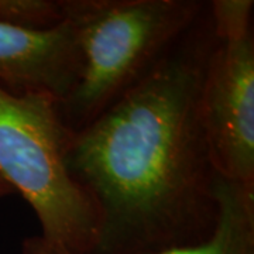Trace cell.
Segmentation results:
<instances>
[{
    "mask_svg": "<svg viewBox=\"0 0 254 254\" xmlns=\"http://www.w3.org/2000/svg\"><path fill=\"white\" fill-rule=\"evenodd\" d=\"M213 40L208 1L143 81L71 134L68 168L100 213L89 254H157L213 235L220 177L199 108Z\"/></svg>",
    "mask_w": 254,
    "mask_h": 254,
    "instance_id": "6da1fadb",
    "label": "cell"
},
{
    "mask_svg": "<svg viewBox=\"0 0 254 254\" xmlns=\"http://www.w3.org/2000/svg\"><path fill=\"white\" fill-rule=\"evenodd\" d=\"M253 0H213L199 108L219 177L254 187Z\"/></svg>",
    "mask_w": 254,
    "mask_h": 254,
    "instance_id": "277c9868",
    "label": "cell"
},
{
    "mask_svg": "<svg viewBox=\"0 0 254 254\" xmlns=\"http://www.w3.org/2000/svg\"><path fill=\"white\" fill-rule=\"evenodd\" d=\"M81 71L58 102L75 133L144 79L208 7L203 0H63Z\"/></svg>",
    "mask_w": 254,
    "mask_h": 254,
    "instance_id": "7a4b0ae2",
    "label": "cell"
},
{
    "mask_svg": "<svg viewBox=\"0 0 254 254\" xmlns=\"http://www.w3.org/2000/svg\"><path fill=\"white\" fill-rule=\"evenodd\" d=\"M71 134L55 98L0 88V177L36 213L38 236L69 253L89 254L100 213L68 168Z\"/></svg>",
    "mask_w": 254,
    "mask_h": 254,
    "instance_id": "3957f363",
    "label": "cell"
},
{
    "mask_svg": "<svg viewBox=\"0 0 254 254\" xmlns=\"http://www.w3.org/2000/svg\"><path fill=\"white\" fill-rule=\"evenodd\" d=\"M219 220L213 235L196 246L157 254H254V187L219 181ZM20 254H72L40 236L24 239Z\"/></svg>",
    "mask_w": 254,
    "mask_h": 254,
    "instance_id": "8992f818",
    "label": "cell"
},
{
    "mask_svg": "<svg viewBox=\"0 0 254 254\" xmlns=\"http://www.w3.org/2000/svg\"><path fill=\"white\" fill-rule=\"evenodd\" d=\"M0 21L26 31H50L65 23L63 0H0Z\"/></svg>",
    "mask_w": 254,
    "mask_h": 254,
    "instance_id": "52a82bcc",
    "label": "cell"
},
{
    "mask_svg": "<svg viewBox=\"0 0 254 254\" xmlns=\"http://www.w3.org/2000/svg\"><path fill=\"white\" fill-rule=\"evenodd\" d=\"M81 71V53L72 27L36 33L0 21V88L44 93L58 102L72 91Z\"/></svg>",
    "mask_w": 254,
    "mask_h": 254,
    "instance_id": "5b68a950",
    "label": "cell"
},
{
    "mask_svg": "<svg viewBox=\"0 0 254 254\" xmlns=\"http://www.w3.org/2000/svg\"><path fill=\"white\" fill-rule=\"evenodd\" d=\"M11 193H14V190L10 188L9 185L6 184V181L0 177V199H3V198H6V196H9Z\"/></svg>",
    "mask_w": 254,
    "mask_h": 254,
    "instance_id": "ba28073f",
    "label": "cell"
}]
</instances>
